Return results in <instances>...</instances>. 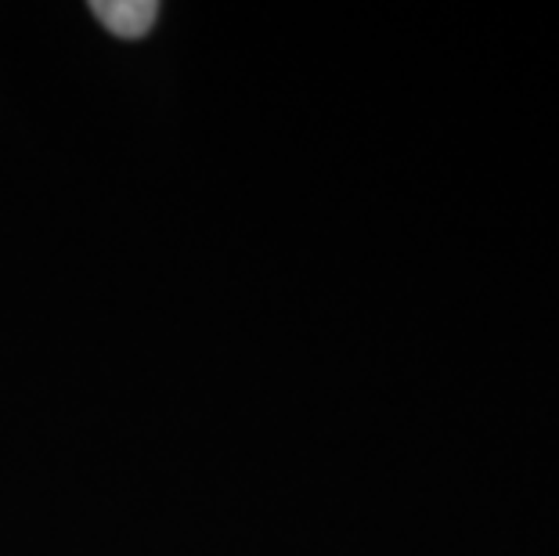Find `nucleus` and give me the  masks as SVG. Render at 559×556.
Segmentation results:
<instances>
[{
	"label": "nucleus",
	"mask_w": 559,
	"mask_h": 556,
	"mask_svg": "<svg viewBox=\"0 0 559 556\" xmlns=\"http://www.w3.org/2000/svg\"><path fill=\"white\" fill-rule=\"evenodd\" d=\"M91 11L109 33L123 40H141L148 37V29L156 26L159 4L156 0H94Z\"/></svg>",
	"instance_id": "1"
}]
</instances>
